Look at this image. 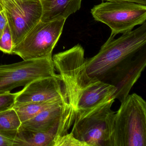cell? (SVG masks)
<instances>
[{
  "mask_svg": "<svg viewBox=\"0 0 146 146\" xmlns=\"http://www.w3.org/2000/svg\"><path fill=\"white\" fill-rule=\"evenodd\" d=\"M57 130L39 131L21 126L18 132V139L25 146H53Z\"/></svg>",
  "mask_w": 146,
  "mask_h": 146,
  "instance_id": "13",
  "label": "cell"
},
{
  "mask_svg": "<svg viewBox=\"0 0 146 146\" xmlns=\"http://www.w3.org/2000/svg\"><path fill=\"white\" fill-rule=\"evenodd\" d=\"M53 146H87L85 143L77 139L71 132L58 137L54 141Z\"/></svg>",
  "mask_w": 146,
  "mask_h": 146,
  "instance_id": "17",
  "label": "cell"
},
{
  "mask_svg": "<svg viewBox=\"0 0 146 146\" xmlns=\"http://www.w3.org/2000/svg\"><path fill=\"white\" fill-rule=\"evenodd\" d=\"M66 20H40L13 47L12 54L24 60L52 58L53 50L61 36Z\"/></svg>",
  "mask_w": 146,
  "mask_h": 146,
  "instance_id": "4",
  "label": "cell"
},
{
  "mask_svg": "<svg viewBox=\"0 0 146 146\" xmlns=\"http://www.w3.org/2000/svg\"><path fill=\"white\" fill-rule=\"evenodd\" d=\"M17 93L0 94V112L11 108L15 104Z\"/></svg>",
  "mask_w": 146,
  "mask_h": 146,
  "instance_id": "18",
  "label": "cell"
},
{
  "mask_svg": "<svg viewBox=\"0 0 146 146\" xmlns=\"http://www.w3.org/2000/svg\"><path fill=\"white\" fill-rule=\"evenodd\" d=\"M91 13L96 21L111 30V36L124 34L146 22V5L131 2H102L94 6Z\"/></svg>",
  "mask_w": 146,
  "mask_h": 146,
  "instance_id": "5",
  "label": "cell"
},
{
  "mask_svg": "<svg viewBox=\"0 0 146 146\" xmlns=\"http://www.w3.org/2000/svg\"><path fill=\"white\" fill-rule=\"evenodd\" d=\"M146 66V52L142 50L109 80L108 84L115 88V100H118L121 103L129 95Z\"/></svg>",
  "mask_w": 146,
  "mask_h": 146,
  "instance_id": "10",
  "label": "cell"
},
{
  "mask_svg": "<svg viewBox=\"0 0 146 146\" xmlns=\"http://www.w3.org/2000/svg\"><path fill=\"white\" fill-rule=\"evenodd\" d=\"M42 7L41 21L66 19L80 10L82 0H40Z\"/></svg>",
  "mask_w": 146,
  "mask_h": 146,
  "instance_id": "12",
  "label": "cell"
},
{
  "mask_svg": "<svg viewBox=\"0 0 146 146\" xmlns=\"http://www.w3.org/2000/svg\"><path fill=\"white\" fill-rule=\"evenodd\" d=\"M14 46L38 23L42 16L40 0H0Z\"/></svg>",
  "mask_w": 146,
  "mask_h": 146,
  "instance_id": "9",
  "label": "cell"
},
{
  "mask_svg": "<svg viewBox=\"0 0 146 146\" xmlns=\"http://www.w3.org/2000/svg\"><path fill=\"white\" fill-rule=\"evenodd\" d=\"M111 146H146V102L136 93L114 112Z\"/></svg>",
  "mask_w": 146,
  "mask_h": 146,
  "instance_id": "3",
  "label": "cell"
},
{
  "mask_svg": "<svg viewBox=\"0 0 146 146\" xmlns=\"http://www.w3.org/2000/svg\"><path fill=\"white\" fill-rule=\"evenodd\" d=\"M109 2H131L134 3H138L142 5H146V0H104Z\"/></svg>",
  "mask_w": 146,
  "mask_h": 146,
  "instance_id": "21",
  "label": "cell"
},
{
  "mask_svg": "<svg viewBox=\"0 0 146 146\" xmlns=\"http://www.w3.org/2000/svg\"><path fill=\"white\" fill-rule=\"evenodd\" d=\"M52 60L66 94L70 129L75 120L115 100L114 86L91 77L87 73L84 50L81 45L54 54Z\"/></svg>",
  "mask_w": 146,
  "mask_h": 146,
  "instance_id": "1",
  "label": "cell"
},
{
  "mask_svg": "<svg viewBox=\"0 0 146 146\" xmlns=\"http://www.w3.org/2000/svg\"><path fill=\"white\" fill-rule=\"evenodd\" d=\"M114 37L111 36L99 52L85 61L89 76L106 83L145 48L146 22L117 39Z\"/></svg>",
  "mask_w": 146,
  "mask_h": 146,
  "instance_id": "2",
  "label": "cell"
},
{
  "mask_svg": "<svg viewBox=\"0 0 146 146\" xmlns=\"http://www.w3.org/2000/svg\"><path fill=\"white\" fill-rule=\"evenodd\" d=\"M14 45L8 24L0 37V51L5 54H12Z\"/></svg>",
  "mask_w": 146,
  "mask_h": 146,
  "instance_id": "16",
  "label": "cell"
},
{
  "mask_svg": "<svg viewBox=\"0 0 146 146\" xmlns=\"http://www.w3.org/2000/svg\"><path fill=\"white\" fill-rule=\"evenodd\" d=\"M115 100L100 106L75 120L70 132L87 146H111L113 115L111 109Z\"/></svg>",
  "mask_w": 146,
  "mask_h": 146,
  "instance_id": "6",
  "label": "cell"
},
{
  "mask_svg": "<svg viewBox=\"0 0 146 146\" xmlns=\"http://www.w3.org/2000/svg\"><path fill=\"white\" fill-rule=\"evenodd\" d=\"M22 146L18 140L11 138L0 133V146Z\"/></svg>",
  "mask_w": 146,
  "mask_h": 146,
  "instance_id": "19",
  "label": "cell"
},
{
  "mask_svg": "<svg viewBox=\"0 0 146 146\" xmlns=\"http://www.w3.org/2000/svg\"><path fill=\"white\" fill-rule=\"evenodd\" d=\"M17 94L14 105L34 102H63L66 108V113L60 122V129L64 132L69 131L70 108L66 94L58 74L35 79Z\"/></svg>",
  "mask_w": 146,
  "mask_h": 146,
  "instance_id": "8",
  "label": "cell"
},
{
  "mask_svg": "<svg viewBox=\"0 0 146 146\" xmlns=\"http://www.w3.org/2000/svg\"><path fill=\"white\" fill-rule=\"evenodd\" d=\"M7 24V19L3 9L0 6V37L2 35Z\"/></svg>",
  "mask_w": 146,
  "mask_h": 146,
  "instance_id": "20",
  "label": "cell"
},
{
  "mask_svg": "<svg viewBox=\"0 0 146 146\" xmlns=\"http://www.w3.org/2000/svg\"><path fill=\"white\" fill-rule=\"evenodd\" d=\"M57 102H29L14 105L13 108L17 112L21 122L23 123L33 118L41 112Z\"/></svg>",
  "mask_w": 146,
  "mask_h": 146,
  "instance_id": "15",
  "label": "cell"
},
{
  "mask_svg": "<svg viewBox=\"0 0 146 146\" xmlns=\"http://www.w3.org/2000/svg\"><path fill=\"white\" fill-rule=\"evenodd\" d=\"M22 122L14 108H9L0 112V133L22 142L18 138V132Z\"/></svg>",
  "mask_w": 146,
  "mask_h": 146,
  "instance_id": "14",
  "label": "cell"
},
{
  "mask_svg": "<svg viewBox=\"0 0 146 146\" xmlns=\"http://www.w3.org/2000/svg\"><path fill=\"white\" fill-rule=\"evenodd\" d=\"M55 71L52 58L0 65V94L24 87L37 78L56 76Z\"/></svg>",
  "mask_w": 146,
  "mask_h": 146,
  "instance_id": "7",
  "label": "cell"
},
{
  "mask_svg": "<svg viewBox=\"0 0 146 146\" xmlns=\"http://www.w3.org/2000/svg\"><path fill=\"white\" fill-rule=\"evenodd\" d=\"M64 103L57 102L41 112L33 118L22 123L24 128L39 131L57 130L61 120L66 114Z\"/></svg>",
  "mask_w": 146,
  "mask_h": 146,
  "instance_id": "11",
  "label": "cell"
}]
</instances>
